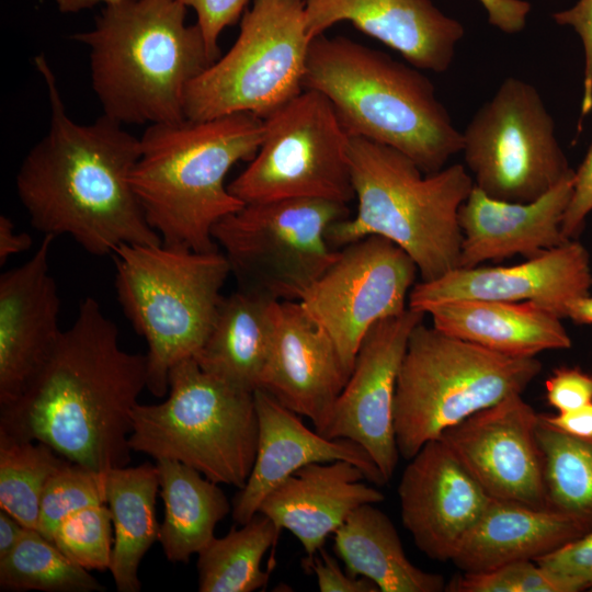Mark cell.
<instances>
[{"mask_svg":"<svg viewBox=\"0 0 592 592\" xmlns=\"http://www.w3.org/2000/svg\"><path fill=\"white\" fill-rule=\"evenodd\" d=\"M145 388L146 354L123 350L115 322L88 296L24 391L0 406V435L44 443L98 473L127 466L133 410Z\"/></svg>","mask_w":592,"mask_h":592,"instance_id":"6da1fadb","label":"cell"},{"mask_svg":"<svg viewBox=\"0 0 592 592\" xmlns=\"http://www.w3.org/2000/svg\"><path fill=\"white\" fill-rule=\"evenodd\" d=\"M34 64L49 99L47 133L23 159L16 192L32 226L69 236L86 252L112 255L123 244H159L130 183L140 138L105 115L80 124L69 115L44 55Z\"/></svg>","mask_w":592,"mask_h":592,"instance_id":"7a4b0ae2","label":"cell"},{"mask_svg":"<svg viewBox=\"0 0 592 592\" xmlns=\"http://www.w3.org/2000/svg\"><path fill=\"white\" fill-rule=\"evenodd\" d=\"M264 133V119L247 112L147 127L130 183L164 246L218 250L214 226L244 205L225 185L226 177L255 156Z\"/></svg>","mask_w":592,"mask_h":592,"instance_id":"3957f363","label":"cell"},{"mask_svg":"<svg viewBox=\"0 0 592 592\" xmlns=\"http://www.w3.org/2000/svg\"><path fill=\"white\" fill-rule=\"evenodd\" d=\"M185 18L180 0H124L105 5L92 30L72 36L89 49L103 115L122 125L186 118V89L213 61L201 29Z\"/></svg>","mask_w":592,"mask_h":592,"instance_id":"277c9868","label":"cell"},{"mask_svg":"<svg viewBox=\"0 0 592 592\" xmlns=\"http://www.w3.org/2000/svg\"><path fill=\"white\" fill-rule=\"evenodd\" d=\"M303 84L328 98L350 137L392 147L425 174L462 151L463 135L432 81L382 50L344 36H316Z\"/></svg>","mask_w":592,"mask_h":592,"instance_id":"5b68a950","label":"cell"},{"mask_svg":"<svg viewBox=\"0 0 592 592\" xmlns=\"http://www.w3.org/2000/svg\"><path fill=\"white\" fill-rule=\"evenodd\" d=\"M350 159L357 209L329 228L333 249L384 237L412 259L420 281L459 266V209L475 186L462 164L425 174L399 150L361 137H351Z\"/></svg>","mask_w":592,"mask_h":592,"instance_id":"8992f818","label":"cell"},{"mask_svg":"<svg viewBox=\"0 0 592 592\" xmlns=\"http://www.w3.org/2000/svg\"><path fill=\"white\" fill-rule=\"evenodd\" d=\"M117 300L148 345L147 388L168 394L170 369L194 357L215 320L231 272L218 250L198 252L159 244H123L112 254Z\"/></svg>","mask_w":592,"mask_h":592,"instance_id":"52a82bcc","label":"cell"},{"mask_svg":"<svg viewBox=\"0 0 592 592\" xmlns=\"http://www.w3.org/2000/svg\"><path fill=\"white\" fill-rule=\"evenodd\" d=\"M542 367L536 356L504 355L421 321L409 338L395 394L399 455L409 460L447 429L522 395Z\"/></svg>","mask_w":592,"mask_h":592,"instance_id":"ba28073f","label":"cell"},{"mask_svg":"<svg viewBox=\"0 0 592 592\" xmlns=\"http://www.w3.org/2000/svg\"><path fill=\"white\" fill-rule=\"evenodd\" d=\"M168 397L137 403L132 451L183 463L216 483L243 488L259 437L254 391L205 372L194 357L169 372Z\"/></svg>","mask_w":592,"mask_h":592,"instance_id":"9c48e42d","label":"cell"},{"mask_svg":"<svg viewBox=\"0 0 592 592\" xmlns=\"http://www.w3.org/2000/svg\"><path fill=\"white\" fill-rule=\"evenodd\" d=\"M310 42L304 0H253L235 44L189 84L185 117L265 119L304 91Z\"/></svg>","mask_w":592,"mask_h":592,"instance_id":"30bf717a","label":"cell"},{"mask_svg":"<svg viewBox=\"0 0 592 592\" xmlns=\"http://www.w3.org/2000/svg\"><path fill=\"white\" fill-rule=\"evenodd\" d=\"M348 217V204L321 198L249 203L220 219L213 238L239 287L298 301L337 259L327 232Z\"/></svg>","mask_w":592,"mask_h":592,"instance_id":"8fae6325","label":"cell"},{"mask_svg":"<svg viewBox=\"0 0 592 592\" xmlns=\"http://www.w3.org/2000/svg\"><path fill=\"white\" fill-rule=\"evenodd\" d=\"M262 144L227 186L244 204L321 198L348 204L354 195L351 137L326 95L305 89L264 119Z\"/></svg>","mask_w":592,"mask_h":592,"instance_id":"7c38bea8","label":"cell"},{"mask_svg":"<svg viewBox=\"0 0 592 592\" xmlns=\"http://www.w3.org/2000/svg\"><path fill=\"white\" fill-rule=\"evenodd\" d=\"M462 135L475 186L496 200L534 201L574 171L538 91L514 77L501 83Z\"/></svg>","mask_w":592,"mask_h":592,"instance_id":"4fadbf2b","label":"cell"},{"mask_svg":"<svg viewBox=\"0 0 592 592\" xmlns=\"http://www.w3.org/2000/svg\"><path fill=\"white\" fill-rule=\"evenodd\" d=\"M418 273L401 248L368 236L343 247L298 301L330 337L351 373L369 329L408 308Z\"/></svg>","mask_w":592,"mask_h":592,"instance_id":"5bb4252c","label":"cell"},{"mask_svg":"<svg viewBox=\"0 0 592 592\" xmlns=\"http://www.w3.org/2000/svg\"><path fill=\"white\" fill-rule=\"evenodd\" d=\"M423 318V312L408 307L369 329L322 433L328 439H349L360 444L386 482L400 456L394 428L398 375L411 332Z\"/></svg>","mask_w":592,"mask_h":592,"instance_id":"9a60e30c","label":"cell"},{"mask_svg":"<svg viewBox=\"0 0 592 592\" xmlns=\"http://www.w3.org/2000/svg\"><path fill=\"white\" fill-rule=\"evenodd\" d=\"M538 420L515 394L447 429L440 439L490 498L547 508Z\"/></svg>","mask_w":592,"mask_h":592,"instance_id":"2e32d148","label":"cell"},{"mask_svg":"<svg viewBox=\"0 0 592 592\" xmlns=\"http://www.w3.org/2000/svg\"><path fill=\"white\" fill-rule=\"evenodd\" d=\"M592 271L588 250L570 239L526 261L506 266L456 267L439 278L415 283L408 307L423 312L457 299L532 303L560 318L571 304L590 294Z\"/></svg>","mask_w":592,"mask_h":592,"instance_id":"e0dca14e","label":"cell"},{"mask_svg":"<svg viewBox=\"0 0 592 592\" xmlns=\"http://www.w3.org/2000/svg\"><path fill=\"white\" fill-rule=\"evenodd\" d=\"M400 515L418 549L451 561L491 499L442 439L409 459L398 485Z\"/></svg>","mask_w":592,"mask_h":592,"instance_id":"ac0fdd59","label":"cell"},{"mask_svg":"<svg viewBox=\"0 0 592 592\" xmlns=\"http://www.w3.org/2000/svg\"><path fill=\"white\" fill-rule=\"evenodd\" d=\"M55 238L45 235L25 263L0 275V406L24 391L62 332L60 297L49 270Z\"/></svg>","mask_w":592,"mask_h":592,"instance_id":"d6986e66","label":"cell"},{"mask_svg":"<svg viewBox=\"0 0 592 592\" xmlns=\"http://www.w3.org/2000/svg\"><path fill=\"white\" fill-rule=\"evenodd\" d=\"M350 374L330 337L299 301H278L272 350L259 389L308 418L322 435Z\"/></svg>","mask_w":592,"mask_h":592,"instance_id":"ffe728a7","label":"cell"},{"mask_svg":"<svg viewBox=\"0 0 592 592\" xmlns=\"http://www.w3.org/2000/svg\"><path fill=\"white\" fill-rule=\"evenodd\" d=\"M310 39L335 23L351 22L361 32L397 50L413 67L443 72L465 31L430 0H304Z\"/></svg>","mask_w":592,"mask_h":592,"instance_id":"44dd1931","label":"cell"},{"mask_svg":"<svg viewBox=\"0 0 592 592\" xmlns=\"http://www.w3.org/2000/svg\"><path fill=\"white\" fill-rule=\"evenodd\" d=\"M259 437L250 476L232 501L231 514L244 524L259 511L263 499L283 480L312 463L348 460L360 467L366 480L386 482L368 453L349 439H328L307 428L299 414L262 389L254 391Z\"/></svg>","mask_w":592,"mask_h":592,"instance_id":"7402d4cb","label":"cell"},{"mask_svg":"<svg viewBox=\"0 0 592 592\" xmlns=\"http://www.w3.org/2000/svg\"><path fill=\"white\" fill-rule=\"evenodd\" d=\"M573 175L574 171L526 203L496 200L474 186L459 209L458 267H475L514 255L530 259L570 240L563 236L561 225L572 194Z\"/></svg>","mask_w":592,"mask_h":592,"instance_id":"603a6c76","label":"cell"},{"mask_svg":"<svg viewBox=\"0 0 592 592\" xmlns=\"http://www.w3.org/2000/svg\"><path fill=\"white\" fill-rule=\"evenodd\" d=\"M364 479L363 470L348 460L312 463L277 485L258 512L289 531L310 557L356 508L384 501Z\"/></svg>","mask_w":592,"mask_h":592,"instance_id":"cb8c5ba5","label":"cell"},{"mask_svg":"<svg viewBox=\"0 0 592 592\" xmlns=\"http://www.w3.org/2000/svg\"><path fill=\"white\" fill-rule=\"evenodd\" d=\"M584 533L573 520L550 509L491 499L451 561L464 573L485 572L535 561Z\"/></svg>","mask_w":592,"mask_h":592,"instance_id":"d4e9b609","label":"cell"},{"mask_svg":"<svg viewBox=\"0 0 592 592\" xmlns=\"http://www.w3.org/2000/svg\"><path fill=\"white\" fill-rule=\"evenodd\" d=\"M437 330L510 356H536L572 345L560 317L532 303L457 299L430 307Z\"/></svg>","mask_w":592,"mask_h":592,"instance_id":"484cf974","label":"cell"},{"mask_svg":"<svg viewBox=\"0 0 592 592\" xmlns=\"http://www.w3.org/2000/svg\"><path fill=\"white\" fill-rule=\"evenodd\" d=\"M277 303L242 287L224 296L195 361L234 386L259 389L272 350Z\"/></svg>","mask_w":592,"mask_h":592,"instance_id":"4316f807","label":"cell"},{"mask_svg":"<svg viewBox=\"0 0 592 592\" xmlns=\"http://www.w3.org/2000/svg\"><path fill=\"white\" fill-rule=\"evenodd\" d=\"M334 551L353 577L373 581L379 592H441L445 580L406 556L391 520L374 503L356 508L334 532Z\"/></svg>","mask_w":592,"mask_h":592,"instance_id":"83f0119b","label":"cell"},{"mask_svg":"<svg viewBox=\"0 0 592 592\" xmlns=\"http://www.w3.org/2000/svg\"><path fill=\"white\" fill-rule=\"evenodd\" d=\"M159 473L149 463L105 471L106 503L114 528L110 572L118 592H138V569L151 545L159 540L156 516Z\"/></svg>","mask_w":592,"mask_h":592,"instance_id":"f1b7e54d","label":"cell"},{"mask_svg":"<svg viewBox=\"0 0 592 592\" xmlns=\"http://www.w3.org/2000/svg\"><path fill=\"white\" fill-rule=\"evenodd\" d=\"M156 466L164 503L159 542L169 561L187 562L215 537L231 505L218 483L198 470L172 459H158Z\"/></svg>","mask_w":592,"mask_h":592,"instance_id":"f546056e","label":"cell"},{"mask_svg":"<svg viewBox=\"0 0 592 592\" xmlns=\"http://www.w3.org/2000/svg\"><path fill=\"white\" fill-rule=\"evenodd\" d=\"M280 532L269 516L258 512L240 528L214 537L197 554L198 591L253 592L264 588L270 574L261 569V562Z\"/></svg>","mask_w":592,"mask_h":592,"instance_id":"4dcf8cb0","label":"cell"},{"mask_svg":"<svg viewBox=\"0 0 592 592\" xmlns=\"http://www.w3.org/2000/svg\"><path fill=\"white\" fill-rule=\"evenodd\" d=\"M546 506L592 531V439L568 434L543 414L537 424Z\"/></svg>","mask_w":592,"mask_h":592,"instance_id":"1f68e13d","label":"cell"},{"mask_svg":"<svg viewBox=\"0 0 592 592\" xmlns=\"http://www.w3.org/2000/svg\"><path fill=\"white\" fill-rule=\"evenodd\" d=\"M1 591L94 592L104 587L37 530L25 528L15 548L0 559Z\"/></svg>","mask_w":592,"mask_h":592,"instance_id":"d6a6232c","label":"cell"},{"mask_svg":"<svg viewBox=\"0 0 592 592\" xmlns=\"http://www.w3.org/2000/svg\"><path fill=\"white\" fill-rule=\"evenodd\" d=\"M68 462L44 443L0 435V510L37 530L43 490Z\"/></svg>","mask_w":592,"mask_h":592,"instance_id":"836d02e7","label":"cell"},{"mask_svg":"<svg viewBox=\"0 0 592 592\" xmlns=\"http://www.w3.org/2000/svg\"><path fill=\"white\" fill-rule=\"evenodd\" d=\"M105 503V471H93L68 462L49 478L43 490L37 531L52 540L56 527L67 516Z\"/></svg>","mask_w":592,"mask_h":592,"instance_id":"e575fe53","label":"cell"},{"mask_svg":"<svg viewBox=\"0 0 592 592\" xmlns=\"http://www.w3.org/2000/svg\"><path fill=\"white\" fill-rule=\"evenodd\" d=\"M112 526L109 506H88L60 522L52 542L80 567L105 571L110 569L114 543Z\"/></svg>","mask_w":592,"mask_h":592,"instance_id":"d590c367","label":"cell"},{"mask_svg":"<svg viewBox=\"0 0 592 592\" xmlns=\"http://www.w3.org/2000/svg\"><path fill=\"white\" fill-rule=\"evenodd\" d=\"M447 592H565L536 561L506 563L496 569L464 573L446 583Z\"/></svg>","mask_w":592,"mask_h":592,"instance_id":"8d00e7d4","label":"cell"},{"mask_svg":"<svg viewBox=\"0 0 592 592\" xmlns=\"http://www.w3.org/2000/svg\"><path fill=\"white\" fill-rule=\"evenodd\" d=\"M565 592L592 591V531L535 560Z\"/></svg>","mask_w":592,"mask_h":592,"instance_id":"74e56055","label":"cell"},{"mask_svg":"<svg viewBox=\"0 0 592 592\" xmlns=\"http://www.w3.org/2000/svg\"><path fill=\"white\" fill-rule=\"evenodd\" d=\"M196 13V24L203 34L207 53L214 62L220 56L218 39L221 32L235 24L244 13L249 0H180Z\"/></svg>","mask_w":592,"mask_h":592,"instance_id":"f35d334b","label":"cell"},{"mask_svg":"<svg viewBox=\"0 0 592 592\" xmlns=\"http://www.w3.org/2000/svg\"><path fill=\"white\" fill-rule=\"evenodd\" d=\"M546 399L558 412L592 402V374L579 367H558L545 383Z\"/></svg>","mask_w":592,"mask_h":592,"instance_id":"ab89813d","label":"cell"},{"mask_svg":"<svg viewBox=\"0 0 592 592\" xmlns=\"http://www.w3.org/2000/svg\"><path fill=\"white\" fill-rule=\"evenodd\" d=\"M553 19L559 25L570 26L581 39L584 54L581 115H588L592 111V0H578L569 9L555 12Z\"/></svg>","mask_w":592,"mask_h":592,"instance_id":"60d3db41","label":"cell"},{"mask_svg":"<svg viewBox=\"0 0 592 592\" xmlns=\"http://www.w3.org/2000/svg\"><path fill=\"white\" fill-rule=\"evenodd\" d=\"M303 566L315 574L321 592H379L369 579L353 577L346 570H341L338 561L323 547L303 559Z\"/></svg>","mask_w":592,"mask_h":592,"instance_id":"b9f144b4","label":"cell"},{"mask_svg":"<svg viewBox=\"0 0 592 592\" xmlns=\"http://www.w3.org/2000/svg\"><path fill=\"white\" fill-rule=\"evenodd\" d=\"M592 212V143L573 175L572 194L562 219V234L573 239Z\"/></svg>","mask_w":592,"mask_h":592,"instance_id":"7bdbcfd3","label":"cell"},{"mask_svg":"<svg viewBox=\"0 0 592 592\" xmlns=\"http://www.w3.org/2000/svg\"><path fill=\"white\" fill-rule=\"evenodd\" d=\"M543 415L551 425L568 434L592 439V402L570 411Z\"/></svg>","mask_w":592,"mask_h":592,"instance_id":"ee69618b","label":"cell"},{"mask_svg":"<svg viewBox=\"0 0 592 592\" xmlns=\"http://www.w3.org/2000/svg\"><path fill=\"white\" fill-rule=\"evenodd\" d=\"M33 239L27 232H19L13 221L5 215L0 216V264L3 265L12 255L27 251Z\"/></svg>","mask_w":592,"mask_h":592,"instance_id":"f6af8a7d","label":"cell"},{"mask_svg":"<svg viewBox=\"0 0 592 592\" xmlns=\"http://www.w3.org/2000/svg\"><path fill=\"white\" fill-rule=\"evenodd\" d=\"M25 528L14 516L0 510V559L8 556L15 548Z\"/></svg>","mask_w":592,"mask_h":592,"instance_id":"bcb514c9","label":"cell"},{"mask_svg":"<svg viewBox=\"0 0 592 592\" xmlns=\"http://www.w3.org/2000/svg\"><path fill=\"white\" fill-rule=\"evenodd\" d=\"M567 318L576 323L592 325V296L589 294L574 300L569 307Z\"/></svg>","mask_w":592,"mask_h":592,"instance_id":"7dc6e473","label":"cell"},{"mask_svg":"<svg viewBox=\"0 0 592 592\" xmlns=\"http://www.w3.org/2000/svg\"><path fill=\"white\" fill-rule=\"evenodd\" d=\"M121 1L124 0H54L56 7L61 13H78L100 3L107 5Z\"/></svg>","mask_w":592,"mask_h":592,"instance_id":"c3c4849f","label":"cell"}]
</instances>
